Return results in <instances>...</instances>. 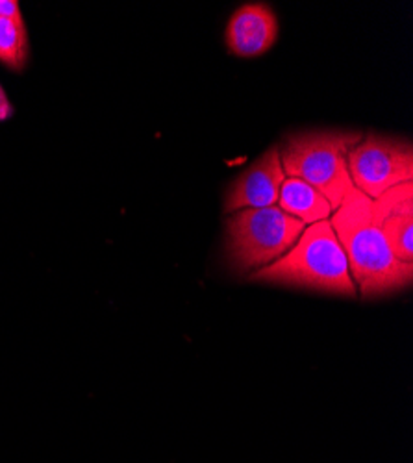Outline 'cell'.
Masks as SVG:
<instances>
[{
    "mask_svg": "<svg viewBox=\"0 0 413 463\" xmlns=\"http://www.w3.org/2000/svg\"><path fill=\"white\" fill-rule=\"evenodd\" d=\"M330 224L347 256L352 282L361 298L386 297L411 286L413 265L399 261L390 250L372 199L352 189L332 213Z\"/></svg>",
    "mask_w": 413,
    "mask_h": 463,
    "instance_id": "obj_1",
    "label": "cell"
},
{
    "mask_svg": "<svg viewBox=\"0 0 413 463\" xmlns=\"http://www.w3.org/2000/svg\"><path fill=\"white\" fill-rule=\"evenodd\" d=\"M249 280L358 297L347 256L335 238L330 219L308 224L289 252L271 265L258 269Z\"/></svg>",
    "mask_w": 413,
    "mask_h": 463,
    "instance_id": "obj_2",
    "label": "cell"
},
{
    "mask_svg": "<svg viewBox=\"0 0 413 463\" xmlns=\"http://www.w3.org/2000/svg\"><path fill=\"white\" fill-rule=\"evenodd\" d=\"M363 139L356 130H308L286 137L280 162L287 178L314 185L335 212L354 189L347 158L352 146Z\"/></svg>",
    "mask_w": 413,
    "mask_h": 463,
    "instance_id": "obj_3",
    "label": "cell"
},
{
    "mask_svg": "<svg viewBox=\"0 0 413 463\" xmlns=\"http://www.w3.org/2000/svg\"><path fill=\"white\" fill-rule=\"evenodd\" d=\"M229 260L236 273H256L280 260L303 236L306 224L278 206L241 210L229 217Z\"/></svg>",
    "mask_w": 413,
    "mask_h": 463,
    "instance_id": "obj_4",
    "label": "cell"
},
{
    "mask_svg": "<svg viewBox=\"0 0 413 463\" xmlns=\"http://www.w3.org/2000/svg\"><path fill=\"white\" fill-rule=\"evenodd\" d=\"M347 167L354 189L374 201L413 180V146L399 137L369 134L351 148Z\"/></svg>",
    "mask_w": 413,
    "mask_h": 463,
    "instance_id": "obj_5",
    "label": "cell"
},
{
    "mask_svg": "<svg viewBox=\"0 0 413 463\" xmlns=\"http://www.w3.org/2000/svg\"><path fill=\"white\" fill-rule=\"evenodd\" d=\"M286 178L280 162V148L271 146L230 185L227 197H224V212L232 215L241 210L277 206L280 187Z\"/></svg>",
    "mask_w": 413,
    "mask_h": 463,
    "instance_id": "obj_6",
    "label": "cell"
},
{
    "mask_svg": "<svg viewBox=\"0 0 413 463\" xmlns=\"http://www.w3.org/2000/svg\"><path fill=\"white\" fill-rule=\"evenodd\" d=\"M278 40V19L271 6L250 3L239 6L224 32L229 51L239 58H256L273 49Z\"/></svg>",
    "mask_w": 413,
    "mask_h": 463,
    "instance_id": "obj_7",
    "label": "cell"
},
{
    "mask_svg": "<svg viewBox=\"0 0 413 463\" xmlns=\"http://www.w3.org/2000/svg\"><path fill=\"white\" fill-rule=\"evenodd\" d=\"M374 204L390 250L399 261L413 265V182L386 191Z\"/></svg>",
    "mask_w": 413,
    "mask_h": 463,
    "instance_id": "obj_8",
    "label": "cell"
},
{
    "mask_svg": "<svg viewBox=\"0 0 413 463\" xmlns=\"http://www.w3.org/2000/svg\"><path fill=\"white\" fill-rule=\"evenodd\" d=\"M277 206L284 213L303 221L306 226L319 221H328L333 213L330 203L321 193L314 185L298 178L284 180Z\"/></svg>",
    "mask_w": 413,
    "mask_h": 463,
    "instance_id": "obj_9",
    "label": "cell"
},
{
    "mask_svg": "<svg viewBox=\"0 0 413 463\" xmlns=\"http://www.w3.org/2000/svg\"><path fill=\"white\" fill-rule=\"evenodd\" d=\"M30 42L23 15H0V63L12 71H23L28 63Z\"/></svg>",
    "mask_w": 413,
    "mask_h": 463,
    "instance_id": "obj_10",
    "label": "cell"
},
{
    "mask_svg": "<svg viewBox=\"0 0 413 463\" xmlns=\"http://www.w3.org/2000/svg\"><path fill=\"white\" fill-rule=\"evenodd\" d=\"M12 115H14V106H12L10 99H8L3 84H0V123L8 121Z\"/></svg>",
    "mask_w": 413,
    "mask_h": 463,
    "instance_id": "obj_11",
    "label": "cell"
},
{
    "mask_svg": "<svg viewBox=\"0 0 413 463\" xmlns=\"http://www.w3.org/2000/svg\"><path fill=\"white\" fill-rule=\"evenodd\" d=\"M0 15H10V17L23 15L19 3H15V0H0Z\"/></svg>",
    "mask_w": 413,
    "mask_h": 463,
    "instance_id": "obj_12",
    "label": "cell"
}]
</instances>
